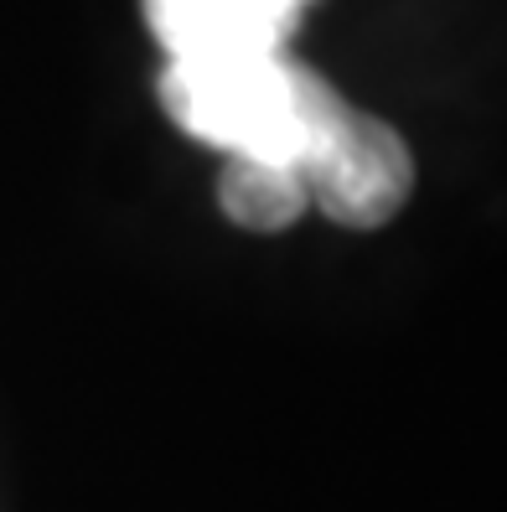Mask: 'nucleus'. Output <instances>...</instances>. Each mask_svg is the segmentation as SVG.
<instances>
[{"label":"nucleus","mask_w":507,"mask_h":512,"mask_svg":"<svg viewBox=\"0 0 507 512\" xmlns=\"http://www.w3.org/2000/svg\"><path fill=\"white\" fill-rule=\"evenodd\" d=\"M316 78L321 73L290 52L176 57L161 68L156 94L192 140L223 150L228 161L295 166Z\"/></svg>","instance_id":"1"},{"label":"nucleus","mask_w":507,"mask_h":512,"mask_svg":"<svg viewBox=\"0 0 507 512\" xmlns=\"http://www.w3.org/2000/svg\"><path fill=\"white\" fill-rule=\"evenodd\" d=\"M295 171L306 182L311 207H321L342 228H383L414 187V156L399 130L352 109L326 78H316L311 88Z\"/></svg>","instance_id":"2"},{"label":"nucleus","mask_w":507,"mask_h":512,"mask_svg":"<svg viewBox=\"0 0 507 512\" xmlns=\"http://www.w3.org/2000/svg\"><path fill=\"white\" fill-rule=\"evenodd\" d=\"M316 0H140L145 26L176 57H249L285 52Z\"/></svg>","instance_id":"3"},{"label":"nucleus","mask_w":507,"mask_h":512,"mask_svg":"<svg viewBox=\"0 0 507 512\" xmlns=\"http://www.w3.org/2000/svg\"><path fill=\"white\" fill-rule=\"evenodd\" d=\"M218 202L228 223L249 233H280L311 207L301 171L280 161H228L218 176Z\"/></svg>","instance_id":"4"}]
</instances>
